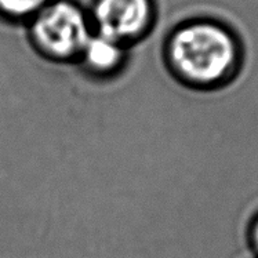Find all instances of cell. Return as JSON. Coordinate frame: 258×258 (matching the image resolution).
<instances>
[{
  "label": "cell",
  "instance_id": "3957f363",
  "mask_svg": "<svg viewBox=\"0 0 258 258\" xmlns=\"http://www.w3.org/2000/svg\"><path fill=\"white\" fill-rule=\"evenodd\" d=\"M87 10L93 31L128 48L144 40L158 20L156 0H93Z\"/></svg>",
  "mask_w": 258,
  "mask_h": 258
},
{
  "label": "cell",
  "instance_id": "7a4b0ae2",
  "mask_svg": "<svg viewBox=\"0 0 258 258\" xmlns=\"http://www.w3.org/2000/svg\"><path fill=\"white\" fill-rule=\"evenodd\" d=\"M31 47L48 62L76 63L93 35L89 10L76 0H51L25 24Z\"/></svg>",
  "mask_w": 258,
  "mask_h": 258
},
{
  "label": "cell",
  "instance_id": "5b68a950",
  "mask_svg": "<svg viewBox=\"0 0 258 258\" xmlns=\"http://www.w3.org/2000/svg\"><path fill=\"white\" fill-rule=\"evenodd\" d=\"M51 0H0V18L13 24H27Z\"/></svg>",
  "mask_w": 258,
  "mask_h": 258
},
{
  "label": "cell",
  "instance_id": "8992f818",
  "mask_svg": "<svg viewBox=\"0 0 258 258\" xmlns=\"http://www.w3.org/2000/svg\"><path fill=\"white\" fill-rule=\"evenodd\" d=\"M248 242H250V247L253 250L254 255L258 258V214L254 217L248 229Z\"/></svg>",
  "mask_w": 258,
  "mask_h": 258
},
{
  "label": "cell",
  "instance_id": "6da1fadb",
  "mask_svg": "<svg viewBox=\"0 0 258 258\" xmlns=\"http://www.w3.org/2000/svg\"><path fill=\"white\" fill-rule=\"evenodd\" d=\"M162 57L175 83L194 91H211L229 85L240 72L243 44L227 22L189 16L166 35Z\"/></svg>",
  "mask_w": 258,
  "mask_h": 258
},
{
  "label": "cell",
  "instance_id": "277c9868",
  "mask_svg": "<svg viewBox=\"0 0 258 258\" xmlns=\"http://www.w3.org/2000/svg\"><path fill=\"white\" fill-rule=\"evenodd\" d=\"M128 50L124 44L93 32L75 65L90 79L100 82L115 79L126 68Z\"/></svg>",
  "mask_w": 258,
  "mask_h": 258
}]
</instances>
